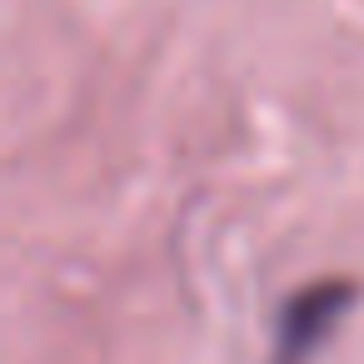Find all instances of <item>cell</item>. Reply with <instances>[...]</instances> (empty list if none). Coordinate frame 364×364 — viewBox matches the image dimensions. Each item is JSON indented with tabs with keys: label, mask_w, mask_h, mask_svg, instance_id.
<instances>
[{
	"label": "cell",
	"mask_w": 364,
	"mask_h": 364,
	"mask_svg": "<svg viewBox=\"0 0 364 364\" xmlns=\"http://www.w3.org/2000/svg\"><path fill=\"white\" fill-rule=\"evenodd\" d=\"M359 284L349 274H329V279H309L304 289H294L279 304V324H274V354L269 364H314V354L334 339L339 319L354 309Z\"/></svg>",
	"instance_id": "1"
}]
</instances>
